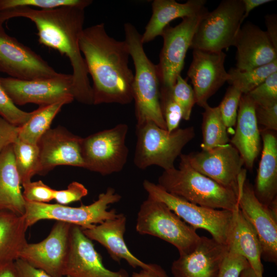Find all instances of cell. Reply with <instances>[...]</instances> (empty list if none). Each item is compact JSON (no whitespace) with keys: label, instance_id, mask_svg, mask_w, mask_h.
Wrapping results in <instances>:
<instances>
[{"label":"cell","instance_id":"1","mask_svg":"<svg viewBox=\"0 0 277 277\" xmlns=\"http://www.w3.org/2000/svg\"><path fill=\"white\" fill-rule=\"evenodd\" d=\"M85 16V9L76 7L40 10L19 7L0 11V24L17 17H25L33 22L37 30L39 43L57 50L69 60L73 70L72 92L74 100L91 105L92 86L79 46Z\"/></svg>","mask_w":277,"mask_h":277},{"label":"cell","instance_id":"2","mask_svg":"<svg viewBox=\"0 0 277 277\" xmlns=\"http://www.w3.org/2000/svg\"><path fill=\"white\" fill-rule=\"evenodd\" d=\"M79 46L92 79L93 105L131 103L134 74L125 40L110 36L101 23L83 29Z\"/></svg>","mask_w":277,"mask_h":277},{"label":"cell","instance_id":"3","mask_svg":"<svg viewBox=\"0 0 277 277\" xmlns=\"http://www.w3.org/2000/svg\"><path fill=\"white\" fill-rule=\"evenodd\" d=\"M177 168L164 170L157 185L167 192L191 203L212 209L234 211L239 208L238 194L193 169L184 154Z\"/></svg>","mask_w":277,"mask_h":277},{"label":"cell","instance_id":"4","mask_svg":"<svg viewBox=\"0 0 277 277\" xmlns=\"http://www.w3.org/2000/svg\"><path fill=\"white\" fill-rule=\"evenodd\" d=\"M125 39L135 67L132 83L136 125L151 121L167 129L160 104V83L156 65L147 57L142 35L129 23L124 24Z\"/></svg>","mask_w":277,"mask_h":277},{"label":"cell","instance_id":"5","mask_svg":"<svg viewBox=\"0 0 277 277\" xmlns=\"http://www.w3.org/2000/svg\"><path fill=\"white\" fill-rule=\"evenodd\" d=\"M136 143L133 163L140 169L152 165L167 170L174 167L176 158L195 136L193 127L169 132L151 121L136 126Z\"/></svg>","mask_w":277,"mask_h":277},{"label":"cell","instance_id":"6","mask_svg":"<svg viewBox=\"0 0 277 277\" xmlns=\"http://www.w3.org/2000/svg\"><path fill=\"white\" fill-rule=\"evenodd\" d=\"M136 232L161 239L174 246L179 255L191 252L200 236L164 203L149 196L141 204L137 214Z\"/></svg>","mask_w":277,"mask_h":277},{"label":"cell","instance_id":"7","mask_svg":"<svg viewBox=\"0 0 277 277\" xmlns=\"http://www.w3.org/2000/svg\"><path fill=\"white\" fill-rule=\"evenodd\" d=\"M121 199L122 196L109 187L92 204L77 207L26 202L24 216L28 228L42 220H54L85 229L115 217L118 213L114 209L108 210L109 205L118 202Z\"/></svg>","mask_w":277,"mask_h":277},{"label":"cell","instance_id":"8","mask_svg":"<svg viewBox=\"0 0 277 277\" xmlns=\"http://www.w3.org/2000/svg\"><path fill=\"white\" fill-rule=\"evenodd\" d=\"M143 186L148 196L164 203L185 223L195 229L207 231L212 238L227 245L233 211L201 206L172 194L157 184L145 180Z\"/></svg>","mask_w":277,"mask_h":277},{"label":"cell","instance_id":"9","mask_svg":"<svg viewBox=\"0 0 277 277\" xmlns=\"http://www.w3.org/2000/svg\"><path fill=\"white\" fill-rule=\"evenodd\" d=\"M244 12L242 0H224L212 11H207L201 19L190 48L213 52L234 46L242 25Z\"/></svg>","mask_w":277,"mask_h":277},{"label":"cell","instance_id":"10","mask_svg":"<svg viewBox=\"0 0 277 277\" xmlns=\"http://www.w3.org/2000/svg\"><path fill=\"white\" fill-rule=\"evenodd\" d=\"M128 131V125L121 123L82 138L81 149L84 168L102 175L121 171L128 156L126 144Z\"/></svg>","mask_w":277,"mask_h":277},{"label":"cell","instance_id":"11","mask_svg":"<svg viewBox=\"0 0 277 277\" xmlns=\"http://www.w3.org/2000/svg\"><path fill=\"white\" fill-rule=\"evenodd\" d=\"M208 11L206 7L198 13L182 18L177 25L167 26L161 34L163 45L156 65L160 87L172 89L184 66L186 53L199 24Z\"/></svg>","mask_w":277,"mask_h":277},{"label":"cell","instance_id":"12","mask_svg":"<svg viewBox=\"0 0 277 277\" xmlns=\"http://www.w3.org/2000/svg\"><path fill=\"white\" fill-rule=\"evenodd\" d=\"M184 154L195 170L234 190L238 195L240 184L246 178V171L243 168V159L232 145L228 143L211 149Z\"/></svg>","mask_w":277,"mask_h":277},{"label":"cell","instance_id":"13","mask_svg":"<svg viewBox=\"0 0 277 277\" xmlns=\"http://www.w3.org/2000/svg\"><path fill=\"white\" fill-rule=\"evenodd\" d=\"M2 86L15 105L33 103L48 105L74 100L72 92V74L48 78L22 80L11 77H0Z\"/></svg>","mask_w":277,"mask_h":277},{"label":"cell","instance_id":"14","mask_svg":"<svg viewBox=\"0 0 277 277\" xmlns=\"http://www.w3.org/2000/svg\"><path fill=\"white\" fill-rule=\"evenodd\" d=\"M239 209L254 229L261 248V258L277 262V210L261 203L255 196L252 185L246 178L240 185Z\"/></svg>","mask_w":277,"mask_h":277},{"label":"cell","instance_id":"15","mask_svg":"<svg viewBox=\"0 0 277 277\" xmlns=\"http://www.w3.org/2000/svg\"><path fill=\"white\" fill-rule=\"evenodd\" d=\"M0 72L10 77L31 80L57 77V72L39 55L10 36L0 24Z\"/></svg>","mask_w":277,"mask_h":277},{"label":"cell","instance_id":"16","mask_svg":"<svg viewBox=\"0 0 277 277\" xmlns=\"http://www.w3.org/2000/svg\"><path fill=\"white\" fill-rule=\"evenodd\" d=\"M71 226L67 223L56 221L44 240L37 243H27L19 258L52 277H63Z\"/></svg>","mask_w":277,"mask_h":277},{"label":"cell","instance_id":"17","mask_svg":"<svg viewBox=\"0 0 277 277\" xmlns=\"http://www.w3.org/2000/svg\"><path fill=\"white\" fill-rule=\"evenodd\" d=\"M64 276L130 277L124 269L114 271L106 268L92 241L84 234L80 227L73 225Z\"/></svg>","mask_w":277,"mask_h":277},{"label":"cell","instance_id":"18","mask_svg":"<svg viewBox=\"0 0 277 277\" xmlns=\"http://www.w3.org/2000/svg\"><path fill=\"white\" fill-rule=\"evenodd\" d=\"M226 57L223 51L193 49L187 76L191 80L195 102L199 106L203 108L208 100L228 81L229 74L224 67Z\"/></svg>","mask_w":277,"mask_h":277},{"label":"cell","instance_id":"19","mask_svg":"<svg viewBox=\"0 0 277 277\" xmlns=\"http://www.w3.org/2000/svg\"><path fill=\"white\" fill-rule=\"evenodd\" d=\"M82 138L63 126L49 129L37 144L39 152V174L45 175L60 165L84 168L81 149Z\"/></svg>","mask_w":277,"mask_h":277},{"label":"cell","instance_id":"20","mask_svg":"<svg viewBox=\"0 0 277 277\" xmlns=\"http://www.w3.org/2000/svg\"><path fill=\"white\" fill-rule=\"evenodd\" d=\"M228 250V245L212 238L201 236L193 251L179 255L173 262V277H217Z\"/></svg>","mask_w":277,"mask_h":277},{"label":"cell","instance_id":"21","mask_svg":"<svg viewBox=\"0 0 277 277\" xmlns=\"http://www.w3.org/2000/svg\"><path fill=\"white\" fill-rule=\"evenodd\" d=\"M236 69L241 71L267 65L277 60V49L266 31L251 22L241 26L234 45Z\"/></svg>","mask_w":277,"mask_h":277},{"label":"cell","instance_id":"22","mask_svg":"<svg viewBox=\"0 0 277 277\" xmlns=\"http://www.w3.org/2000/svg\"><path fill=\"white\" fill-rule=\"evenodd\" d=\"M126 223V216L121 213L114 218L82 229L88 238L104 246L113 261L120 263L124 260L133 268H147L149 267V263H144L133 255L125 242L124 236Z\"/></svg>","mask_w":277,"mask_h":277},{"label":"cell","instance_id":"23","mask_svg":"<svg viewBox=\"0 0 277 277\" xmlns=\"http://www.w3.org/2000/svg\"><path fill=\"white\" fill-rule=\"evenodd\" d=\"M255 104L247 94L241 96L233 136L230 140L239 151L244 165L252 170L261 149V135Z\"/></svg>","mask_w":277,"mask_h":277},{"label":"cell","instance_id":"24","mask_svg":"<svg viewBox=\"0 0 277 277\" xmlns=\"http://www.w3.org/2000/svg\"><path fill=\"white\" fill-rule=\"evenodd\" d=\"M260 131L263 145L252 187L258 200L269 206L277 200V137L275 131L264 129Z\"/></svg>","mask_w":277,"mask_h":277},{"label":"cell","instance_id":"25","mask_svg":"<svg viewBox=\"0 0 277 277\" xmlns=\"http://www.w3.org/2000/svg\"><path fill=\"white\" fill-rule=\"evenodd\" d=\"M205 0H189L179 3L174 0H154L152 3V14L142 35L143 44L161 36L169 23L177 18L194 15L204 9Z\"/></svg>","mask_w":277,"mask_h":277},{"label":"cell","instance_id":"26","mask_svg":"<svg viewBox=\"0 0 277 277\" xmlns=\"http://www.w3.org/2000/svg\"><path fill=\"white\" fill-rule=\"evenodd\" d=\"M227 245L245 258L250 267L259 275H263L261 245L252 225L239 209L233 211Z\"/></svg>","mask_w":277,"mask_h":277},{"label":"cell","instance_id":"27","mask_svg":"<svg viewBox=\"0 0 277 277\" xmlns=\"http://www.w3.org/2000/svg\"><path fill=\"white\" fill-rule=\"evenodd\" d=\"M21 185L11 145L0 155V210L24 215L26 201Z\"/></svg>","mask_w":277,"mask_h":277},{"label":"cell","instance_id":"28","mask_svg":"<svg viewBox=\"0 0 277 277\" xmlns=\"http://www.w3.org/2000/svg\"><path fill=\"white\" fill-rule=\"evenodd\" d=\"M24 215L0 210V266L14 262L27 243Z\"/></svg>","mask_w":277,"mask_h":277},{"label":"cell","instance_id":"29","mask_svg":"<svg viewBox=\"0 0 277 277\" xmlns=\"http://www.w3.org/2000/svg\"><path fill=\"white\" fill-rule=\"evenodd\" d=\"M66 104L68 103L63 101L39 106L33 110L29 120L19 127L18 137L27 142L37 144L43 134L50 128L53 119Z\"/></svg>","mask_w":277,"mask_h":277},{"label":"cell","instance_id":"30","mask_svg":"<svg viewBox=\"0 0 277 277\" xmlns=\"http://www.w3.org/2000/svg\"><path fill=\"white\" fill-rule=\"evenodd\" d=\"M203 108L202 131V150H207L228 144V130L222 118L219 107H211L208 104Z\"/></svg>","mask_w":277,"mask_h":277},{"label":"cell","instance_id":"31","mask_svg":"<svg viewBox=\"0 0 277 277\" xmlns=\"http://www.w3.org/2000/svg\"><path fill=\"white\" fill-rule=\"evenodd\" d=\"M16 168L21 185L31 182L32 177L39 174V152L37 144L19 139L12 144Z\"/></svg>","mask_w":277,"mask_h":277},{"label":"cell","instance_id":"32","mask_svg":"<svg viewBox=\"0 0 277 277\" xmlns=\"http://www.w3.org/2000/svg\"><path fill=\"white\" fill-rule=\"evenodd\" d=\"M277 72V60L248 71L231 68L228 82L243 94H246L261 84L270 75Z\"/></svg>","mask_w":277,"mask_h":277},{"label":"cell","instance_id":"33","mask_svg":"<svg viewBox=\"0 0 277 277\" xmlns=\"http://www.w3.org/2000/svg\"><path fill=\"white\" fill-rule=\"evenodd\" d=\"M91 0H0V11L19 7H35L50 9L64 6L85 9L92 4Z\"/></svg>","mask_w":277,"mask_h":277},{"label":"cell","instance_id":"34","mask_svg":"<svg viewBox=\"0 0 277 277\" xmlns=\"http://www.w3.org/2000/svg\"><path fill=\"white\" fill-rule=\"evenodd\" d=\"M160 104L167 130L172 132L179 128L182 119V114L179 106L173 97L172 89L160 87Z\"/></svg>","mask_w":277,"mask_h":277},{"label":"cell","instance_id":"35","mask_svg":"<svg viewBox=\"0 0 277 277\" xmlns=\"http://www.w3.org/2000/svg\"><path fill=\"white\" fill-rule=\"evenodd\" d=\"M172 94L181 110L182 118L189 120L192 108L196 104L195 97L192 87L181 75L177 77L172 88Z\"/></svg>","mask_w":277,"mask_h":277},{"label":"cell","instance_id":"36","mask_svg":"<svg viewBox=\"0 0 277 277\" xmlns=\"http://www.w3.org/2000/svg\"><path fill=\"white\" fill-rule=\"evenodd\" d=\"M247 94L256 106L267 107L277 104V72L270 75Z\"/></svg>","mask_w":277,"mask_h":277},{"label":"cell","instance_id":"37","mask_svg":"<svg viewBox=\"0 0 277 277\" xmlns=\"http://www.w3.org/2000/svg\"><path fill=\"white\" fill-rule=\"evenodd\" d=\"M243 94L232 86L226 90L224 98L218 106L223 121L227 130L235 126L240 101Z\"/></svg>","mask_w":277,"mask_h":277},{"label":"cell","instance_id":"38","mask_svg":"<svg viewBox=\"0 0 277 277\" xmlns=\"http://www.w3.org/2000/svg\"><path fill=\"white\" fill-rule=\"evenodd\" d=\"M24 111L15 105L7 94L0 81V116L12 124L20 127L26 123L33 114Z\"/></svg>","mask_w":277,"mask_h":277},{"label":"cell","instance_id":"39","mask_svg":"<svg viewBox=\"0 0 277 277\" xmlns=\"http://www.w3.org/2000/svg\"><path fill=\"white\" fill-rule=\"evenodd\" d=\"M250 267L247 260L228 247V250L220 266L217 277H240L242 272Z\"/></svg>","mask_w":277,"mask_h":277},{"label":"cell","instance_id":"40","mask_svg":"<svg viewBox=\"0 0 277 277\" xmlns=\"http://www.w3.org/2000/svg\"><path fill=\"white\" fill-rule=\"evenodd\" d=\"M22 186L23 196L26 202L48 203L54 200L55 190L42 181H31Z\"/></svg>","mask_w":277,"mask_h":277},{"label":"cell","instance_id":"41","mask_svg":"<svg viewBox=\"0 0 277 277\" xmlns=\"http://www.w3.org/2000/svg\"><path fill=\"white\" fill-rule=\"evenodd\" d=\"M88 194V190L81 183L72 182L64 190H55L54 200L57 204L66 205L74 202L81 201Z\"/></svg>","mask_w":277,"mask_h":277},{"label":"cell","instance_id":"42","mask_svg":"<svg viewBox=\"0 0 277 277\" xmlns=\"http://www.w3.org/2000/svg\"><path fill=\"white\" fill-rule=\"evenodd\" d=\"M255 115L258 125L264 129L276 131L277 130V104L267 107L255 105Z\"/></svg>","mask_w":277,"mask_h":277},{"label":"cell","instance_id":"43","mask_svg":"<svg viewBox=\"0 0 277 277\" xmlns=\"http://www.w3.org/2000/svg\"><path fill=\"white\" fill-rule=\"evenodd\" d=\"M19 127L15 126L0 116V155L8 146L18 138Z\"/></svg>","mask_w":277,"mask_h":277},{"label":"cell","instance_id":"44","mask_svg":"<svg viewBox=\"0 0 277 277\" xmlns=\"http://www.w3.org/2000/svg\"><path fill=\"white\" fill-rule=\"evenodd\" d=\"M14 264L20 277H52L45 271L36 268L21 259Z\"/></svg>","mask_w":277,"mask_h":277},{"label":"cell","instance_id":"45","mask_svg":"<svg viewBox=\"0 0 277 277\" xmlns=\"http://www.w3.org/2000/svg\"><path fill=\"white\" fill-rule=\"evenodd\" d=\"M131 277H169V276L160 265L149 263V267L142 268L138 272H133Z\"/></svg>","mask_w":277,"mask_h":277},{"label":"cell","instance_id":"46","mask_svg":"<svg viewBox=\"0 0 277 277\" xmlns=\"http://www.w3.org/2000/svg\"><path fill=\"white\" fill-rule=\"evenodd\" d=\"M265 24L268 35L274 48L277 49V15L275 14L265 16Z\"/></svg>","mask_w":277,"mask_h":277},{"label":"cell","instance_id":"47","mask_svg":"<svg viewBox=\"0 0 277 277\" xmlns=\"http://www.w3.org/2000/svg\"><path fill=\"white\" fill-rule=\"evenodd\" d=\"M244 4V12L241 20L243 23L250 12L254 8L263 4L273 2L272 0H242Z\"/></svg>","mask_w":277,"mask_h":277},{"label":"cell","instance_id":"48","mask_svg":"<svg viewBox=\"0 0 277 277\" xmlns=\"http://www.w3.org/2000/svg\"><path fill=\"white\" fill-rule=\"evenodd\" d=\"M0 277H20L14 262L0 266Z\"/></svg>","mask_w":277,"mask_h":277},{"label":"cell","instance_id":"49","mask_svg":"<svg viewBox=\"0 0 277 277\" xmlns=\"http://www.w3.org/2000/svg\"><path fill=\"white\" fill-rule=\"evenodd\" d=\"M240 277H263V275L257 274L250 267L244 269L241 273Z\"/></svg>","mask_w":277,"mask_h":277}]
</instances>
